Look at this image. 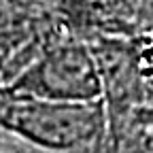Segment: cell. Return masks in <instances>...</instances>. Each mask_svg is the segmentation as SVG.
<instances>
[{
    "instance_id": "1",
    "label": "cell",
    "mask_w": 153,
    "mask_h": 153,
    "mask_svg": "<svg viewBox=\"0 0 153 153\" xmlns=\"http://www.w3.org/2000/svg\"><path fill=\"white\" fill-rule=\"evenodd\" d=\"M0 130L45 153L85 149L111 136L104 100L74 102L19 94L0 98Z\"/></svg>"
},
{
    "instance_id": "3",
    "label": "cell",
    "mask_w": 153,
    "mask_h": 153,
    "mask_svg": "<svg viewBox=\"0 0 153 153\" xmlns=\"http://www.w3.org/2000/svg\"><path fill=\"white\" fill-rule=\"evenodd\" d=\"M111 140L113 153H153V121L132 128L126 136L121 134Z\"/></svg>"
},
{
    "instance_id": "4",
    "label": "cell",
    "mask_w": 153,
    "mask_h": 153,
    "mask_svg": "<svg viewBox=\"0 0 153 153\" xmlns=\"http://www.w3.org/2000/svg\"><path fill=\"white\" fill-rule=\"evenodd\" d=\"M134 70H136L138 81H145L149 87H153V36L147 38V43L132 55Z\"/></svg>"
},
{
    "instance_id": "2",
    "label": "cell",
    "mask_w": 153,
    "mask_h": 153,
    "mask_svg": "<svg viewBox=\"0 0 153 153\" xmlns=\"http://www.w3.org/2000/svg\"><path fill=\"white\" fill-rule=\"evenodd\" d=\"M9 94L74 102L104 100L96 55L89 45L79 41H62L47 47L15 76Z\"/></svg>"
}]
</instances>
